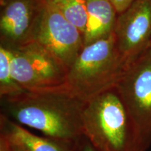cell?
Segmentation results:
<instances>
[{"instance_id":"cell-4","label":"cell","mask_w":151,"mask_h":151,"mask_svg":"<svg viewBox=\"0 0 151 151\" xmlns=\"http://www.w3.org/2000/svg\"><path fill=\"white\" fill-rule=\"evenodd\" d=\"M9 49L13 75L23 90L37 91L67 85L68 69L37 41Z\"/></svg>"},{"instance_id":"cell-9","label":"cell","mask_w":151,"mask_h":151,"mask_svg":"<svg viewBox=\"0 0 151 151\" xmlns=\"http://www.w3.org/2000/svg\"><path fill=\"white\" fill-rule=\"evenodd\" d=\"M0 137L21 151H73L72 148L46 137H39L0 113Z\"/></svg>"},{"instance_id":"cell-3","label":"cell","mask_w":151,"mask_h":151,"mask_svg":"<svg viewBox=\"0 0 151 151\" xmlns=\"http://www.w3.org/2000/svg\"><path fill=\"white\" fill-rule=\"evenodd\" d=\"M127 66L113 33L83 46L68 69L67 84L77 96L87 101L116 86Z\"/></svg>"},{"instance_id":"cell-15","label":"cell","mask_w":151,"mask_h":151,"mask_svg":"<svg viewBox=\"0 0 151 151\" xmlns=\"http://www.w3.org/2000/svg\"><path fill=\"white\" fill-rule=\"evenodd\" d=\"M0 151H21L8 141L0 137Z\"/></svg>"},{"instance_id":"cell-14","label":"cell","mask_w":151,"mask_h":151,"mask_svg":"<svg viewBox=\"0 0 151 151\" xmlns=\"http://www.w3.org/2000/svg\"><path fill=\"white\" fill-rule=\"evenodd\" d=\"M115 7L118 14L126 10L136 0H109Z\"/></svg>"},{"instance_id":"cell-5","label":"cell","mask_w":151,"mask_h":151,"mask_svg":"<svg viewBox=\"0 0 151 151\" xmlns=\"http://www.w3.org/2000/svg\"><path fill=\"white\" fill-rule=\"evenodd\" d=\"M116 88L150 146L151 46L127 66Z\"/></svg>"},{"instance_id":"cell-8","label":"cell","mask_w":151,"mask_h":151,"mask_svg":"<svg viewBox=\"0 0 151 151\" xmlns=\"http://www.w3.org/2000/svg\"><path fill=\"white\" fill-rule=\"evenodd\" d=\"M116 46L128 65L151 46V0H136L118 14Z\"/></svg>"},{"instance_id":"cell-11","label":"cell","mask_w":151,"mask_h":151,"mask_svg":"<svg viewBox=\"0 0 151 151\" xmlns=\"http://www.w3.org/2000/svg\"><path fill=\"white\" fill-rule=\"evenodd\" d=\"M50 1L65 18L85 36L88 23L86 0H50Z\"/></svg>"},{"instance_id":"cell-10","label":"cell","mask_w":151,"mask_h":151,"mask_svg":"<svg viewBox=\"0 0 151 151\" xmlns=\"http://www.w3.org/2000/svg\"><path fill=\"white\" fill-rule=\"evenodd\" d=\"M88 23L84 46L112 35L118 13L109 0H86Z\"/></svg>"},{"instance_id":"cell-13","label":"cell","mask_w":151,"mask_h":151,"mask_svg":"<svg viewBox=\"0 0 151 151\" xmlns=\"http://www.w3.org/2000/svg\"><path fill=\"white\" fill-rule=\"evenodd\" d=\"M72 150L73 151H97L85 136L72 147Z\"/></svg>"},{"instance_id":"cell-1","label":"cell","mask_w":151,"mask_h":151,"mask_svg":"<svg viewBox=\"0 0 151 151\" xmlns=\"http://www.w3.org/2000/svg\"><path fill=\"white\" fill-rule=\"evenodd\" d=\"M85 100L67 85L1 98V114L72 147L83 137Z\"/></svg>"},{"instance_id":"cell-2","label":"cell","mask_w":151,"mask_h":151,"mask_svg":"<svg viewBox=\"0 0 151 151\" xmlns=\"http://www.w3.org/2000/svg\"><path fill=\"white\" fill-rule=\"evenodd\" d=\"M83 134L97 151H146V142L116 86L87 100Z\"/></svg>"},{"instance_id":"cell-12","label":"cell","mask_w":151,"mask_h":151,"mask_svg":"<svg viewBox=\"0 0 151 151\" xmlns=\"http://www.w3.org/2000/svg\"><path fill=\"white\" fill-rule=\"evenodd\" d=\"M23 90L13 75L10 49L0 45V97L14 95Z\"/></svg>"},{"instance_id":"cell-7","label":"cell","mask_w":151,"mask_h":151,"mask_svg":"<svg viewBox=\"0 0 151 151\" xmlns=\"http://www.w3.org/2000/svg\"><path fill=\"white\" fill-rule=\"evenodd\" d=\"M48 0H0V41L9 48L35 41Z\"/></svg>"},{"instance_id":"cell-16","label":"cell","mask_w":151,"mask_h":151,"mask_svg":"<svg viewBox=\"0 0 151 151\" xmlns=\"http://www.w3.org/2000/svg\"><path fill=\"white\" fill-rule=\"evenodd\" d=\"M49 1H50V0H49Z\"/></svg>"},{"instance_id":"cell-6","label":"cell","mask_w":151,"mask_h":151,"mask_svg":"<svg viewBox=\"0 0 151 151\" xmlns=\"http://www.w3.org/2000/svg\"><path fill=\"white\" fill-rule=\"evenodd\" d=\"M35 41L69 69L84 46V35L48 1Z\"/></svg>"}]
</instances>
